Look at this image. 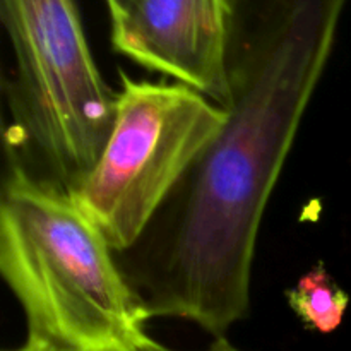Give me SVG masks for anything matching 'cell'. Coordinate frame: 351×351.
Instances as JSON below:
<instances>
[{
  "label": "cell",
  "mask_w": 351,
  "mask_h": 351,
  "mask_svg": "<svg viewBox=\"0 0 351 351\" xmlns=\"http://www.w3.org/2000/svg\"><path fill=\"white\" fill-rule=\"evenodd\" d=\"M287 300L302 324L319 335H331L341 326L350 297L338 287L324 263H319L287 291Z\"/></svg>",
  "instance_id": "6"
},
{
  "label": "cell",
  "mask_w": 351,
  "mask_h": 351,
  "mask_svg": "<svg viewBox=\"0 0 351 351\" xmlns=\"http://www.w3.org/2000/svg\"><path fill=\"white\" fill-rule=\"evenodd\" d=\"M105 2H106V7H108V14H113L117 12V10L122 9L129 0H105Z\"/></svg>",
  "instance_id": "9"
},
{
  "label": "cell",
  "mask_w": 351,
  "mask_h": 351,
  "mask_svg": "<svg viewBox=\"0 0 351 351\" xmlns=\"http://www.w3.org/2000/svg\"><path fill=\"white\" fill-rule=\"evenodd\" d=\"M9 351H74V350L58 348V346L47 345V343L31 341V339H26V341H24V345H21L19 348H16V350H9Z\"/></svg>",
  "instance_id": "8"
},
{
  "label": "cell",
  "mask_w": 351,
  "mask_h": 351,
  "mask_svg": "<svg viewBox=\"0 0 351 351\" xmlns=\"http://www.w3.org/2000/svg\"><path fill=\"white\" fill-rule=\"evenodd\" d=\"M348 0H233L226 122L139 240L115 254L153 317L242 321L259 226Z\"/></svg>",
  "instance_id": "1"
},
{
  "label": "cell",
  "mask_w": 351,
  "mask_h": 351,
  "mask_svg": "<svg viewBox=\"0 0 351 351\" xmlns=\"http://www.w3.org/2000/svg\"><path fill=\"white\" fill-rule=\"evenodd\" d=\"M0 273L31 341L74 351H130L151 315L115 252L71 194L7 167L0 201Z\"/></svg>",
  "instance_id": "2"
},
{
  "label": "cell",
  "mask_w": 351,
  "mask_h": 351,
  "mask_svg": "<svg viewBox=\"0 0 351 351\" xmlns=\"http://www.w3.org/2000/svg\"><path fill=\"white\" fill-rule=\"evenodd\" d=\"M14 50L7 91V167L74 194L95 168L115 123L106 86L75 0H0Z\"/></svg>",
  "instance_id": "3"
},
{
  "label": "cell",
  "mask_w": 351,
  "mask_h": 351,
  "mask_svg": "<svg viewBox=\"0 0 351 351\" xmlns=\"http://www.w3.org/2000/svg\"><path fill=\"white\" fill-rule=\"evenodd\" d=\"M130 351H175V350L160 345V343L154 341L153 338H146L143 343H139L136 348H132ZM204 351H242V350H239L237 346H233L232 343H228V339L223 336V338H216L215 341L211 343V346H209V348H206Z\"/></svg>",
  "instance_id": "7"
},
{
  "label": "cell",
  "mask_w": 351,
  "mask_h": 351,
  "mask_svg": "<svg viewBox=\"0 0 351 351\" xmlns=\"http://www.w3.org/2000/svg\"><path fill=\"white\" fill-rule=\"evenodd\" d=\"M233 0H129L110 14L112 48L146 71L228 105Z\"/></svg>",
  "instance_id": "5"
},
{
  "label": "cell",
  "mask_w": 351,
  "mask_h": 351,
  "mask_svg": "<svg viewBox=\"0 0 351 351\" xmlns=\"http://www.w3.org/2000/svg\"><path fill=\"white\" fill-rule=\"evenodd\" d=\"M119 77L110 139L72 194L115 254L143 237L228 117L223 106L180 82L136 81L123 71Z\"/></svg>",
  "instance_id": "4"
}]
</instances>
